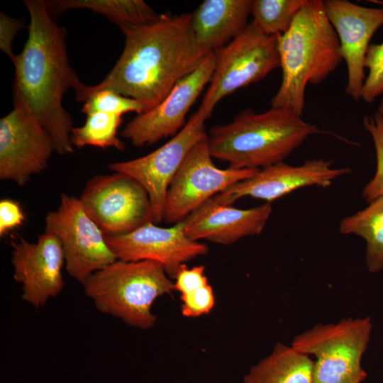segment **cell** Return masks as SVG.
Segmentation results:
<instances>
[{"mask_svg": "<svg viewBox=\"0 0 383 383\" xmlns=\"http://www.w3.org/2000/svg\"><path fill=\"white\" fill-rule=\"evenodd\" d=\"M25 221V216L18 202L4 199L0 201V235L20 226Z\"/></svg>", "mask_w": 383, "mask_h": 383, "instance_id": "31", "label": "cell"}, {"mask_svg": "<svg viewBox=\"0 0 383 383\" xmlns=\"http://www.w3.org/2000/svg\"><path fill=\"white\" fill-rule=\"evenodd\" d=\"M192 13L161 14L151 23L118 26L125 36L123 52L99 83L82 84L76 99L85 102L94 93L111 89L136 100L143 112L157 106L208 53L196 44Z\"/></svg>", "mask_w": 383, "mask_h": 383, "instance_id": "1", "label": "cell"}, {"mask_svg": "<svg viewBox=\"0 0 383 383\" xmlns=\"http://www.w3.org/2000/svg\"><path fill=\"white\" fill-rule=\"evenodd\" d=\"M122 121V116L117 114L103 112L88 114L82 126L72 129V143L77 148L94 146L123 150L124 143L118 137Z\"/></svg>", "mask_w": 383, "mask_h": 383, "instance_id": "23", "label": "cell"}, {"mask_svg": "<svg viewBox=\"0 0 383 383\" xmlns=\"http://www.w3.org/2000/svg\"><path fill=\"white\" fill-rule=\"evenodd\" d=\"M216 65V53L206 54L199 66L182 79L152 110L135 116L121 135L135 147H143L174 136L185 125V117L201 92L210 82Z\"/></svg>", "mask_w": 383, "mask_h": 383, "instance_id": "13", "label": "cell"}, {"mask_svg": "<svg viewBox=\"0 0 383 383\" xmlns=\"http://www.w3.org/2000/svg\"><path fill=\"white\" fill-rule=\"evenodd\" d=\"M331 134L287 108L260 113L245 110L230 123L212 127L206 142L213 158L234 169L260 170L284 162L311 135Z\"/></svg>", "mask_w": 383, "mask_h": 383, "instance_id": "4", "label": "cell"}, {"mask_svg": "<svg viewBox=\"0 0 383 383\" xmlns=\"http://www.w3.org/2000/svg\"><path fill=\"white\" fill-rule=\"evenodd\" d=\"M81 111L86 115L96 112L120 116L135 112L138 115L143 112L141 105L136 100L111 89H103L91 94L84 102Z\"/></svg>", "mask_w": 383, "mask_h": 383, "instance_id": "26", "label": "cell"}, {"mask_svg": "<svg viewBox=\"0 0 383 383\" xmlns=\"http://www.w3.org/2000/svg\"><path fill=\"white\" fill-rule=\"evenodd\" d=\"M23 28L25 24L23 20L0 13V49L12 62L16 55L13 52V43L18 33Z\"/></svg>", "mask_w": 383, "mask_h": 383, "instance_id": "30", "label": "cell"}, {"mask_svg": "<svg viewBox=\"0 0 383 383\" xmlns=\"http://www.w3.org/2000/svg\"><path fill=\"white\" fill-rule=\"evenodd\" d=\"M364 67L368 73L362 87L360 99L372 104L383 94V43L370 45Z\"/></svg>", "mask_w": 383, "mask_h": 383, "instance_id": "27", "label": "cell"}, {"mask_svg": "<svg viewBox=\"0 0 383 383\" xmlns=\"http://www.w3.org/2000/svg\"><path fill=\"white\" fill-rule=\"evenodd\" d=\"M50 15L72 9H87L105 16L117 26H138L157 21V13L142 0H50L45 1Z\"/></svg>", "mask_w": 383, "mask_h": 383, "instance_id": "21", "label": "cell"}, {"mask_svg": "<svg viewBox=\"0 0 383 383\" xmlns=\"http://www.w3.org/2000/svg\"><path fill=\"white\" fill-rule=\"evenodd\" d=\"M370 1L379 4L383 7V0H370Z\"/></svg>", "mask_w": 383, "mask_h": 383, "instance_id": "33", "label": "cell"}, {"mask_svg": "<svg viewBox=\"0 0 383 383\" xmlns=\"http://www.w3.org/2000/svg\"><path fill=\"white\" fill-rule=\"evenodd\" d=\"M324 6L347 67L345 93L359 100L365 79V55L372 36L383 26V7H366L348 0H326Z\"/></svg>", "mask_w": 383, "mask_h": 383, "instance_id": "17", "label": "cell"}, {"mask_svg": "<svg viewBox=\"0 0 383 383\" xmlns=\"http://www.w3.org/2000/svg\"><path fill=\"white\" fill-rule=\"evenodd\" d=\"M106 243L118 260L126 262L152 260L162 265L170 278L180 267L206 255L208 246L189 238L181 222L160 227L149 222L124 235H105Z\"/></svg>", "mask_w": 383, "mask_h": 383, "instance_id": "15", "label": "cell"}, {"mask_svg": "<svg viewBox=\"0 0 383 383\" xmlns=\"http://www.w3.org/2000/svg\"><path fill=\"white\" fill-rule=\"evenodd\" d=\"M30 22L22 51L13 61V105L28 108L52 138L55 152L74 150L73 121L62 106L63 95L83 84L72 68L66 45L67 31L49 13L44 0H26Z\"/></svg>", "mask_w": 383, "mask_h": 383, "instance_id": "2", "label": "cell"}, {"mask_svg": "<svg viewBox=\"0 0 383 383\" xmlns=\"http://www.w3.org/2000/svg\"><path fill=\"white\" fill-rule=\"evenodd\" d=\"M304 0H252V21L264 34L277 36L291 26Z\"/></svg>", "mask_w": 383, "mask_h": 383, "instance_id": "24", "label": "cell"}, {"mask_svg": "<svg viewBox=\"0 0 383 383\" xmlns=\"http://www.w3.org/2000/svg\"><path fill=\"white\" fill-rule=\"evenodd\" d=\"M11 264L13 278L21 284V299L35 308L43 306L62 291L65 257L55 234L45 231L35 243L23 238L13 243Z\"/></svg>", "mask_w": 383, "mask_h": 383, "instance_id": "16", "label": "cell"}, {"mask_svg": "<svg viewBox=\"0 0 383 383\" xmlns=\"http://www.w3.org/2000/svg\"><path fill=\"white\" fill-rule=\"evenodd\" d=\"M272 212L270 203L243 209L219 204L211 198L181 223L184 234L193 240L230 245L260 234Z\"/></svg>", "mask_w": 383, "mask_h": 383, "instance_id": "18", "label": "cell"}, {"mask_svg": "<svg viewBox=\"0 0 383 383\" xmlns=\"http://www.w3.org/2000/svg\"><path fill=\"white\" fill-rule=\"evenodd\" d=\"M339 231L354 234L366 241V264L369 271L377 273L383 268V196L369 203L365 209L344 218Z\"/></svg>", "mask_w": 383, "mask_h": 383, "instance_id": "22", "label": "cell"}, {"mask_svg": "<svg viewBox=\"0 0 383 383\" xmlns=\"http://www.w3.org/2000/svg\"><path fill=\"white\" fill-rule=\"evenodd\" d=\"M215 53V70L199 108L207 118L224 97L280 67L277 37L264 34L252 22Z\"/></svg>", "mask_w": 383, "mask_h": 383, "instance_id": "7", "label": "cell"}, {"mask_svg": "<svg viewBox=\"0 0 383 383\" xmlns=\"http://www.w3.org/2000/svg\"><path fill=\"white\" fill-rule=\"evenodd\" d=\"M212 158L206 138L189 151L167 192L163 217L166 223L181 222L209 199L259 170L229 167L221 169Z\"/></svg>", "mask_w": 383, "mask_h": 383, "instance_id": "10", "label": "cell"}, {"mask_svg": "<svg viewBox=\"0 0 383 383\" xmlns=\"http://www.w3.org/2000/svg\"><path fill=\"white\" fill-rule=\"evenodd\" d=\"M277 37L282 74L271 107L287 108L301 116L307 85L321 84L343 62L324 1L304 0L289 28Z\"/></svg>", "mask_w": 383, "mask_h": 383, "instance_id": "3", "label": "cell"}, {"mask_svg": "<svg viewBox=\"0 0 383 383\" xmlns=\"http://www.w3.org/2000/svg\"><path fill=\"white\" fill-rule=\"evenodd\" d=\"M174 279V289L181 295L194 292L209 284L203 265L189 269L184 264L180 267Z\"/></svg>", "mask_w": 383, "mask_h": 383, "instance_id": "29", "label": "cell"}, {"mask_svg": "<svg viewBox=\"0 0 383 383\" xmlns=\"http://www.w3.org/2000/svg\"><path fill=\"white\" fill-rule=\"evenodd\" d=\"M55 152L50 135L31 111L21 104L0 120V179L26 185L43 172Z\"/></svg>", "mask_w": 383, "mask_h": 383, "instance_id": "12", "label": "cell"}, {"mask_svg": "<svg viewBox=\"0 0 383 383\" xmlns=\"http://www.w3.org/2000/svg\"><path fill=\"white\" fill-rule=\"evenodd\" d=\"M313 370L309 355L279 343L250 370L243 383H313Z\"/></svg>", "mask_w": 383, "mask_h": 383, "instance_id": "20", "label": "cell"}, {"mask_svg": "<svg viewBox=\"0 0 383 383\" xmlns=\"http://www.w3.org/2000/svg\"><path fill=\"white\" fill-rule=\"evenodd\" d=\"M79 199L105 235L127 234L153 222L148 192L126 174L95 175L87 181Z\"/></svg>", "mask_w": 383, "mask_h": 383, "instance_id": "9", "label": "cell"}, {"mask_svg": "<svg viewBox=\"0 0 383 383\" xmlns=\"http://www.w3.org/2000/svg\"><path fill=\"white\" fill-rule=\"evenodd\" d=\"M377 112L383 116V98L379 105Z\"/></svg>", "mask_w": 383, "mask_h": 383, "instance_id": "32", "label": "cell"}, {"mask_svg": "<svg viewBox=\"0 0 383 383\" xmlns=\"http://www.w3.org/2000/svg\"><path fill=\"white\" fill-rule=\"evenodd\" d=\"M371 331L370 317L319 323L296 335L291 345L315 356L313 383H362L367 373L361 360Z\"/></svg>", "mask_w": 383, "mask_h": 383, "instance_id": "6", "label": "cell"}, {"mask_svg": "<svg viewBox=\"0 0 383 383\" xmlns=\"http://www.w3.org/2000/svg\"><path fill=\"white\" fill-rule=\"evenodd\" d=\"M252 0H205L192 13L194 40L205 53L216 52L248 26Z\"/></svg>", "mask_w": 383, "mask_h": 383, "instance_id": "19", "label": "cell"}, {"mask_svg": "<svg viewBox=\"0 0 383 383\" xmlns=\"http://www.w3.org/2000/svg\"><path fill=\"white\" fill-rule=\"evenodd\" d=\"M45 221V231L57 235L61 243L67 273L81 284L118 260L79 198L62 194L57 210L48 212Z\"/></svg>", "mask_w": 383, "mask_h": 383, "instance_id": "8", "label": "cell"}, {"mask_svg": "<svg viewBox=\"0 0 383 383\" xmlns=\"http://www.w3.org/2000/svg\"><path fill=\"white\" fill-rule=\"evenodd\" d=\"M363 126L372 137L377 159L374 177L362 192V198L369 204L383 196V116L377 111L363 118Z\"/></svg>", "mask_w": 383, "mask_h": 383, "instance_id": "25", "label": "cell"}, {"mask_svg": "<svg viewBox=\"0 0 383 383\" xmlns=\"http://www.w3.org/2000/svg\"><path fill=\"white\" fill-rule=\"evenodd\" d=\"M207 119L198 109L174 136L157 149L144 156L109 165L113 172L129 175L145 188L155 224L163 221L166 195L173 177L192 148L207 136Z\"/></svg>", "mask_w": 383, "mask_h": 383, "instance_id": "11", "label": "cell"}, {"mask_svg": "<svg viewBox=\"0 0 383 383\" xmlns=\"http://www.w3.org/2000/svg\"><path fill=\"white\" fill-rule=\"evenodd\" d=\"M182 301L181 311L184 316L198 317L209 313L215 304V296L209 284L188 294L180 296Z\"/></svg>", "mask_w": 383, "mask_h": 383, "instance_id": "28", "label": "cell"}, {"mask_svg": "<svg viewBox=\"0 0 383 383\" xmlns=\"http://www.w3.org/2000/svg\"><path fill=\"white\" fill-rule=\"evenodd\" d=\"M350 172L349 167H333L331 161L323 159L309 160L297 166L281 162L259 170L252 177L231 185L213 199L232 205L248 196L271 204L303 187H328L335 179Z\"/></svg>", "mask_w": 383, "mask_h": 383, "instance_id": "14", "label": "cell"}, {"mask_svg": "<svg viewBox=\"0 0 383 383\" xmlns=\"http://www.w3.org/2000/svg\"><path fill=\"white\" fill-rule=\"evenodd\" d=\"M82 284L99 311L143 330L155 323L151 309L153 302L174 290L163 266L152 260H116Z\"/></svg>", "mask_w": 383, "mask_h": 383, "instance_id": "5", "label": "cell"}]
</instances>
